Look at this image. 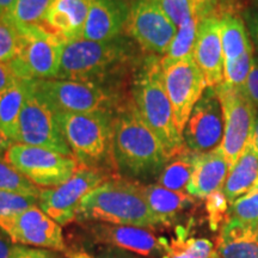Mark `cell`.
<instances>
[{
  "label": "cell",
  "instance_id": "cell-6",
  "mask_svg": "<svg viewBox=\"0 0 258 258\" xmlns=\"http://www.w3.org/2000/svg\"><path fill=\"white\" fill-rule=\"evenodd\" d=\"M28 84L54 112H116L128 99L124 93L79 80L32 79Z\"/></svg>",
  "mask_w": 258,
  "mask_h": 258
},
{
  "label": "cell",
  "instance_id": "cell-29",
  "mask_svg": "<svg viewBox=\"0 0 258 258\" xmlns=\"http://www.w3.org/2000/svg\"><path fill=\"white\" fill-rule=\"evenodd\" d=\"M53 0H16L8 18L17 29L41 25Z\"/></svg>",
  "mask_w": 258,
  "mask_h": 258
},
{
  "label": "cell",
  "instance_id": "cell-5",
  "mask_svg": "<svg viewBox=\"0 0 258 258\" xmlns=\"http://www.w3.org/2000/svg\"><path fill=\"white\" fill-rule=\"evenodd\" d=\"M55 116L79 166L102 170L103 166L112 164L115 112H55Z\"/></svg>",
  "mask_w": 258,
  "mask_h": 258
},
{
  "label": "cell",
  "instance_id": "cell-41",
  "mask_svg": "<svg viewBox=\"0 0 258 258\" xmlns=\"http://www.w3.org/2000/svg\"><path fill=\"white\" fill-rule=\"evenodd\" d=\"M16 0H0V19L8 18L14 9Z\"/></svg>",
  "mask_w": 258,
  "mask_h": 258
},
{
  "label": "cell",
  "instance_id": "cell-23",
  "mask_svg": "<svg viewBox=\"0 0 258 258\" xmlns=\"http://www.w3.org/2000/svg\"><path fill=\"white\" fill-rule=\"evenodd\" d=\"M146 201L152 212L160 219L163 225L170 224L179 212L194 205L191 195L184 191H173L157 184L143 185Z\"/></svg>",
  "mask_w": 258,
  "mask_h": 258
},
{
  "label": "cell",
  "instance_id": "cell-25",
  "mask_svg": "<svg viewBox=\"0 0 258 258\" xmlns=\"http://www.w3.org/2000/svg\"><path fill=\"white\" fill-rule=\"evenodd\" d=\"M224 63L232 62L243 55L252 46L249 34L240 17L230 14L219 16Z\"/></svg>",
  "mask_w": 258,
  "mask_h": 258
},
{
  "label": "cell",
  "instance_id": "cell-37",
  "mask_svg": "<svg viewBox=\"0 0 258 258\" xmlns=\"http://www.w3.org/2000/svg\"><path fill=\"white\" fill-rule=\"evenodd\" d=\"M72 258H139L137 254L128 252V251L118 249L115 246H109L106 245L102 250L97 251L96 253H85L79 252L74 253L71 256Z\"/></svg>",
  "mask_w": 258,
  "mask_h": 258
},
{
  "label": "cell",
  "instance_id": "cell-13",
  "mask_svg": "<svg viewBox=\"0 0 258 258\" xmlns=\"http://www.w3.org/2000/svg\"><path fill=\"white\" fill-rule=\"evenodd\" d=\"M0 231L16 245L64 251L61 226L38 207V205L17 214L0 218Z\"/></svg>",
  "mask_w": 258,
  "mask_h": 258
},
{
  "label": "cell",
  "instance_id": "cell-9",
  "mask_svg": "<svg viewBox=\"0 0 258 258\" xmlns=\"http://www.w3.org/2000/svg\"><path fill=\"white\" fill-rule=\"evenodd\" d=\"M5 160L38 188L48 189L63 184L79 167L74 157L18 143L6 151Z\"/></svg>",
  "mask_w": 258,
  "mask_h": 258
},
{
  "label": "cell",
  "instance_id": "cell-12",
  "mask_svg": "<svg viewBox=\"0 0 258 258\" xmlns=\"http://www.w3.org/2000/svg\"><path fill=\"white\" fill-rule=\"evenodd\" d=\"M105 182L102 170L79 166L63 184L51 189H41L38 207L61 227L76 220L77 211L84 196Z\"/></svg>",
  "mask_w": 258,
  "mask_h": 258
},
{
  "label": "cell",
  "instance_id": "cell-46",
  "mask_svg": "<svg viewBox=\"0 0 258 258\" xmlns=\"http://www.w3.org/2000/svg\"><path fill=\"white\" fill-rule=\"evenodd\" d=\"M214 2H215V0H214Z\"/></svg>",
  "mask_w": 258,
  "mask_h": 258
},
{
  "label": "cell",
  "instance_id": "cell-45",
  "mask_svg": "<svg viewBox=\"0 0 258 258\" xmlns=\"http://www.w3.org/2000/svg\"><path fill=\"white\" fill-rule=\"evenodd\" d=\"M213 258H220V257H219V256H218V254H217V256H215V257H213Z\"/></svg>",
  "mask_w": 258,
  "mask_h": 258
},
{
  "label": "cell",
  "instance_id": "cell-28",
  "mask_svg": "<svg viewBox=\"0 0 258 258\" xmlns=\"http://www.w3.org/2000/svg\"><path fill=\"white\" fill-rule=\"evenodd\" d=\"M159 3L176 27H179L188 19L198 18L201 21L212 16L215 5L214 0H159Z\"/></svg>",
  "mask_w": 258,
  "mask_h": 258
},
{
  "label": "cell",
  "instance_id": "cell-44",
  "mask_svg": "<svg viewBox=\"0 0 258 258\" xmlns=\"http://www.w3.org/2000/svg\"><path fill=\"white\" fill-rule=\"evenodd\" d=\"M250 144L252 145V147L256 150V152L258 153V115H257L256 122H254V127H253L252 135H251Z\"/></svg>",
  "mask_w": 258,
  "mask_h": 258
},
{
  "label": "cell",
  "instance_id": "cell-20",
  "mask_svg": "<svg viewBox=\"0 0 258 258\" xmlns=\"http://www.w3.org/2000/svg\"><path fill=\"white\" fill-rule=\"evenodd\" d=\"M88 12L89 0H53L41 25L66 42L79 40Z\"/></svg>",
  "mask_w": 258,
  "mask_h": 258
},
{
  "label": "cell",
  "instance_id": "cell-24",
  "mask_svg": "<svg viewBox=\"0 0 258 258\" xmlns=\"http://www.w3.org/2000/svg\"><path fill=\"white\" fill-rule=\"evenodd\" d=\"M27 80L17 83L0 93V128L14 143L17 141L19 116L27 97Z\"/></svg>",
  "mask_w": 258,
  "mask_h": 258
},
{
  "label": "cell",
  "instance_id": "cell-2",
  "mask_svg": "<svg viewBox=\"0 0 258 258\" xmlns=\"http://www.w3.org/2000/svg\"><path fill=\"white\" fill-rule=\"evenodd\" d=\"M112 166L125 179L148 180L160 175L170 156L139 116L131 97L114 116Z\"/></svg>",
  "mask_w": 258,
  "mask_h": 258
},
{
  "label": "cell",
  "instance_id": "cell-7",
  "mask_svg": "<svg viewBox=\"0 0 258 258\" xmlns=\"http://www.w3.org/2000/svg\"><path fill=\"white\" fill-rule=\"evenodd\" d=\"M21 44L10 66L18 79H56L64 44L62 37L42 25L17 29Z\"/></svg>",
  "mask_w": 258,
  "mask_h": 258
},
{
  "label": "cell",
  "instance_id": "cell-33",
  "mask_svg": "<svg viewBox=\"0 0 258 258\" xmlns=\"http://www.w3.org/2000/svg\"><path fill=\"white\" fill-rule=\"evenodd\" d=\"M206 212H207L209 227L212 231H218L227 220L230 212V202L222 190L212 192L206 198Z\"/></svg>",
  "mask_w": 258,
  "mask_h": 258
},
{
  "label": "cell",
  "instance_id": "cell-36",
  "mask_svg": "<svg viewBox=\"0 0 258 258\" xmlns=\"http://www.w3.org/2000/svg\"><path fill=\"white\" fill-rule=\"evenodd\" d=\"M10 258H59V256L53 250L38 249V247L15 244Z\"/></svg>",
  "mask_w": 258,
  "mask_h": 258
},
{
  "label": "cell",
  "instance_id": "cell-14",
  "mask_svg": "<svg viewBox=\"0 0 258 258\" xmlns=\"http://www.w3.org/2000/svg\"><path fill=\"white\" fill-rule=\"evenodd\" d=\"M163 71L176 127L182 134L194 106L208 88L207 82L194 56L180 60Z\"/></svg>",
  "mask_w": 258,
  "mask_h": 258
},
{
  "label": "cell",
  "instance_id": "cell-31",
  "mask_svg": "<svg viewBox=\"0 0 258 258\" xmlns=\"http://www.w3.org/2000/svg\"><path fill=\"white\" fill-rule=\"evenodd\" d=\"M228 217L243 222H258V182L231 203Z\"/></svg>",
  "mask_w": 258,
  "mask_h": 258
},
{
  "label": "cell",
  "instance_id": "cell-19",
  "mask_svg": "<svg viewBox=\"0 0 258 258\" xmlns=\"http://www.w3.org/2000/svg\"><path fill=\"white\" fill-rule=\"evenodd\" d=\"M230 172V164L218 147L207 153H196L194 171L185 191L192 198L206 199L212 192L222 190Z\"/></svg>",
  "mask_w": 258,
  "mask_h": 258
},
{
  "label": "cell",
  "instance_id": "cell-22",
  "mask_svg": "<svg viewBox=\"0 0 258 258\" xmlns=\"http://www.w3.org/2000/svg\"><path fill=\"white\" fill-rule=\"evenodd\" d=\"M258 182V153L250 143L230 169L222 191L230 205Z\"/></svg>",
  "mask_w": 258,
  "mask_h": 258
},
{
  "label": "cell",
  "instance_id": "cell-30",
  "mask_svg": "<svg viewBox=\"0 0 258 258\" xmlns=\"http://www.w3.org/2000/svg\"><path fill=\"white\" fill-rule=\"evenodd\" d=\"M0 191L19 194V195L38 199L41 189L14 166L10 165L8 161L0 159Z\"/></svg>",
  "mask_w": 258,
  "mask_h": 258
},
{
  "label": "cell",
  "instance_id": "cell-11",
  "mask_svg": "<svg viewBox=\"0 0 258 258\" xmlns=\"http://www.w3.org/2000/svg\"><path fill=\"white\" fill-rule=\"evenodd\" d=\"M27 97L19 116L18 144L47 148L54 152L73 157L72 151L64 139L55 112L29 88L27 80Z\"/></svg>",
  "mask_w": 258,
  "mask_h": 258
},
{
  "label": "cell",
  "instance_id": "cell-42",
  "mask_svg": "<svg viewBox=\"0 0 258 258\" xmlns=\"http://www.w3.org/2000/svg\"><path fill=\"white\" fill-rule=\"evenodd\" d=\"M249 28L251 37H252L254 47H256V50L258 53V16H253L252 18H250Z\"/></svg>",
  "mask_w": 258,
  "mask_h": 258
},
{
  "label": "cell",
  "instance_id": "cell-32",
  "mask_svg": "<svg viewBox=\"0 0 258 258\" xmlns=\"http://www.w3.org/2000/svg\"><path fill=\"white\" fill-rule=\"evenodd\" d=\"M253 57V46H251L239 59L224 63V82L237 88H244L252 67Z\"/></svg>",
  "mask_w": 258,
  "mask_h": 258
},
{
  "label": "cell",
  "instance_id": "cell-21",
  "mask_svg": "<svg viewBox=\"0 0 258 258\" xmlns=\"http://www.w3.org/2000/svg\"><path fill=\"white\" fill-rule=\"evenodd\" d=\"M217 253L220 258H258V222L228 217L220 228Z\"/></svg>",
  "mask_w": 258,
  "mask_h": 258
},
{
  "label": "cell",
  "instance_id": "cell-4",
  "mask_svg": "<svg viewBox=\"0 0 258 258\" xmlns=\"http://www.w3.org/2000/svg\"><path fill=\"white\" fill-rule=\"evenodd\" d=\"M76 220L144 228L163 225L148 206L143 185L125 178L105 180L86 194Z\"/></svg>",
  "mask_w": 258,
  "mask_h": 258
},
{
  "label": "cell",
  "instance_id": "cell-38",
  "mask_svg": "<svg viewBox=\"0 0 258 258\" xmlns=\"http://www.w3.org/2000/svg\"><path fill=\"white\" fill-rule=\"evenodd\" d=\"M244 89L250 101L253 103V105L258 110V56L253 57L252 67H251L249 77L245 82Z\"/></svg>",
  "mask_w": 258,
  "mask_h": 258
},
{
  "label": "cell",
  "instance_id": "cell-27",
  "mask_svg": "<svg viewBox=\"0 0 258 258\" xmlns=\"http://www.w3.org/2000/svg\"><path fill=\"white\" fill-rule=\"evenodd\" d=\"M200 22H201L200 19L192 18L179 25L176 36L173 37L172 42L167 48L165 55L160 59L163 70L180 60L192 56Z\"/></svg>",
  "mask_w": 258,
  "mask_h": 258
},
{
  "label": "cell",
  "instance_id": "cell-26",
  "mask_svg": "<svg viewBox=\"0 0 258 258\" xmlns=\"http://www.w3.org/2000/svg\"><path fill=\"white\" fill-rule=\"evenodd\" d=\"M195 157L196 153L185 147L179 154L171 158L158 176V184L173 191H184L191 178Z\"/></svg>",
  "mask_w": 258,
  "mask_h": 258
},
{
  "label": "cell",
  "instance_id": "cell-16",
  "mask_svg": "<svg viewBox=\"0 0 258 258\" xmlns=\"http://www.w3.org/2000/svg\"><path fill=\"white\" fill-rule=\"evenodd\" d=\"M90 228L95 240L139 256H163L164 258L169 246L166 240L158 239L152 232L144 227L96 224Z\"/></svg>",
  "mask_w": 258,
  "mask_h": 258
},
{
  "label": "cell",
  "instance_id": "cell-8",
  "mask_svg": "<svg viewBox=\"0 0 258 258\" xmlns=\"http://www.w3.org/2000/svg\"><path fill=\"white\" fill-rule=\"evenodd\" d=\"M214 89L224 115V139L220 150L231 169L250 143L258 115L257 109L244 88L224 82Z\"/></svg>",
  "mask_w": 258,
  "mask_h": 258
},
{
  "label": "cell",
  "instance_id": "cell-35",
  "mask_svg": "<svg viewBox=\"0 0 258 258\" xmlns=\"http://www.w3.org/2000/svg\"><path fill=\"white\" fill-rule=\"evenodd\" d=\"M36 205H38L37 198L0 191V218L17 214Z\"/></svg>",
  "mask_w": 258,
  "mask_h": 258
},
{
  "label": "cell",
  "instance_id": "cell-34",
  "mask_svg": "<svg viewBox=\"0 0 258 258\" xmlns=\"http://www.w3.org/2000/svg\"><path fill=\"white\" fill-rule=\"evenodd\" d=\"M21 37L17 28L8 19H0V62H10L17 56Z\"/></svg>",
  "mask_w": 258,
  "mask_h": 258
},
{
  "label": "cell",
  "instance_id": "cell-18",
  "mask_svg": "<svg viewBox=\"0 0 258 258\" xmlns=\"http://www.w3.org/2000/svg\"><path fill=\"white\" fill-rule=\"evenodd\" d=\"M131 5L125 0H89L83 38L108 41L125 34Z\"/></svg>",
  "mask_w": 258,
  "mask_h": 258
},
{
  "label": "cell",
  "instance_id": "cell-40",
  "mask_svg": "<svg viewBox=\"0 0 258 258\" xmlns=\"http://www.w3.org/2000/svg\"><path fill=\"white\" fill-rule=\"evenodd\" d=\"M15 244L9 239L4 232H0V258H10Z\"/></svg>",
  "mask_w": 258,
  "mask_h": 258
},
{
  "label": "cell",
  "instance_id": "cell-39",
  "mask_svg": "<svg viewBox=\"0 0 258 258\" xmlns=\"http://www.w3.org/2000/svg\"><path fill=\"white\" fill-rule=\"evenodd\" d=\"M18 80L9 62H0V93L4 92Z\"/></svg>",
  "mask_w": 258,
  "mask_h": 258
},
{
  "label": "cell",
  "instance_id": "cell-17",
  "mask_svg": "<svg viewBox=\"0 0 258 258\" xmlns=\"http://www.w3.org/2000/svg\"><path fill=\"white\" fill-rule=\"evenodd\" d=\"M192 56L208 86L215 88L224 83V53L219 16L212 15L201 19Z\"/></svg>",
  "mask_w": 258,
  "mask_h": 258
},
{
  "label": "cell",
  "instance_id": "cell-1",
  "mask_svg": "<svg viewBox=\"0 0 258 258\" xmlns=\"http://www.w3.org/2000/svg\"><path fill=\"white\" fill-rule=\"evenodd\" d=\"M143 57L140 47L127 34L108 41L79 38L64 44L56 79L89 82L124 93L125 79L133 76Z\"/></svg>",
  "mask_w": 258,
  "mask_h": 258
},
{
  "label": "cell",
  "instance_id": "cell-15",
  "mask_svg": "<svg viewBox=\"0 0 258 258\" xmlns=\"http://www.w3.org/2000/svg\"><path fill=\"white\" fill-rule=\"evenodd\" d=\"M182 137L185 147L195 153H207L220 147L224 115L214 88L208 86L194 106Z\"/></svg>",
  "mask_w": 258,
  "mask_h": 258
},
{
  "label": "cell",
  "instance_id": "cell-43",
  "mask_svg": "<svg viewBox=\"0 0 258 258\" xmlns=\"http://www.w3.org/2000/svg\"><path fill=\"white\" fill-rule=\"evenodd\" d=\"M12 144H14V141L2 131V128H0V157L5 156L6 151L9 150Z\"/></svg>",
  "mask_w": 258,
  "mask_h": 258
},
{
  "label": "cell",
  "instance_id": "cell-3",
  "mask_svg": "<svg viewBox=\"0 0 258 258\" xmlns=\"http://www.w3.org/2000/svg\"><path fill=\"white\" fill-rule=\"evenodd\" d=\"M161 57L144 56L132 76L131 99L139 116L163 145L170 158L185 148L176 127L172 106L166 93Z\"/></svg>",
  "mask_w": 258,
  "mask_h": 258
},
{
  "label": "cell",
  "instance_id": "cell-10",
  "mask_svg": "<svg viewBox=\"0 0 258 258\" xmlns=\"http://www.w3.org/2000/svg\"><path fill=\"white\" fill-rule=\"evenodd\" d=\"M125 34L151 55L165 54L177 34V27L167 17L159 0H133Z\"/></svg>",
  "mask_w": 258,
  "mask_h": 258
}]
</instances>
